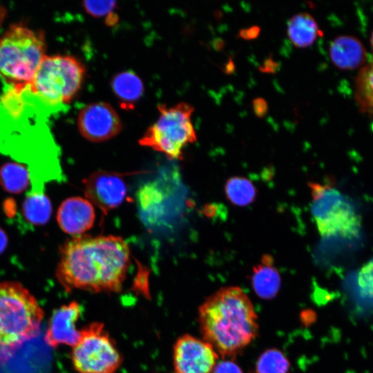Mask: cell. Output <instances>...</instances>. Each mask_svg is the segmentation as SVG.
<instances>
[{
  "mask_svg": "<svg viewBox=\"0 0 373 373\" xmlns=\"http://www.w3.org/2000/svg\"><path fill=\"white\" fill-rule=\"evenodd\" d=\"M130 266L126 242L115 236H79L61 248L56 278L66 291L118 292Z\"/></svg>",
  "mask_w": 373,
  "mask_h": 373,
  "instance_id": "obj_1",
  "label": "cell"
},
{
  "mask_svg": "<svg viewBox=\"0 0 373 373\" xmlns=\"http://www.w3.org/2000/svg\"><path fill=\"white\" fill-rule=\"evenodd\" d=\"M203 339L222 356H234L256 336L258 325L254 305L239 287L218 289L199 307Z\"/></svg>",
  "mask_w": 373,
  "mask_h": 373,
  "instance_id": "obj_2",
  "label": "cell"
},
{
  "mask_svg": "<svg viewBox=\"0 0 373 373\" xmlns=\"http://www.w3.org/2000/svg\"><path fill=\"white\" fill-rule=\"evenodd\" d=\"M44 312L21 283L0 282V360L38 335Z\"/></svg>",
  "mask_w": 373,
  "mask_h": 373,
  "instance_id": "obj_3",
  "label": "cell"
},
{
  "mask_svg": "<svg viewBox=\"0 0 373 373\" xmlns=\"http://www.w3.org/2000/svg\"><path fill=\"white\" fill-rule=\"evenodd\" d=\"M43 33L13 25L0 38V77L15 92L27 88L46 55Z\"/></svg>",
  "mask_w": 373,
  "mask_h": 373,
  "instance_id": "obj_4",
  "label": "cell"
},
{
  "mask_svg": "<svg viewBox=\"0 0 373 373\" xmlns=\"http://www.w3.org/2000/svg\"><path fill=\"white\" fill-rule=\"evenodd\" d=\"M86 73L82 61L70 55H45L28 88L51 106L69 104L81 88Z\"/></svg>",
  "mask_w": 373,
  "mask_h": 373,
  "instance_id": "obj_5",
  "label": "cell"
},
{
  "mask_svg": "<svg viewBox=\"0 0 373 373\" xmlns=\"http://www.w3.org/2000/svg\"><path fill=\"white\" fill-rule=\"evenodd\" d=\"M157 109L158 118L147 128L139 144L162 153L169 159H180L183 149L197 140L191 119L194 108L180 102L171 106L160 104Z\"/></svg>",
  "mask_w": 373,
  "mask_h": 373,
  "instance_id": "obj_6",
  "label": "cell"
},
{
  "mask_svg": "<svg viewBox=\"0 0 373 373\" xmlns=\"http://www.w3.org/2000/svg\"><path fill=\"white\" fill-rule=\"evenodd\" d=\"M311 212L323 237L358 234L361 219L353 203L338 189L328 184L309 182Z\"/></svg>",
  "mask_w": 373,
  "mask_h": 373,
  "instance_id": "obj_7",
  "label": "cell"
},
{
  "mask_svg": "<svg viewBox=\"0 0 373 373\" xmlns=\"http://www.w3.org/2000/svg\"><path fill=\"white\" fill-rule=\"evenodd\" d=\"M71 361L77 373H116L123 357L104 324L93 322L80 329Z\"/></svg>",
  "mask_w": 373,
  "mask_h": 373,
  "instance_id": "obj_8",
  "label": "cell"
},
{
  "mask_svg": "<svg viewBox=\"0 0 373 373\" xmlns=\"http://www.w3.org/2000/svg\"><path fill=\"white\" fill-rule=\"evenodd\" d=\"M218 359L213 346L191 334L178 337L173 347L175 373H212Z\"/></svg>",
  "mask_w": 373,
  "mask_h": 373,
  "instance_id": "obj_9",
  "label": "cell"
},
{
  "mask_svg": "<svg viewBox=\"0 0 373 373\" xmlns=\"http://www.w3.org/2000/svg\"><path fill=\"white\" fill-rule=\"evenodd\" d=\"M122 173L98 171L84 180L86 199L106 214L120 206L127 198V186Z\"/></svg>",
  "mask_w": 373,
  "mask_h": 373,
  "instance_id": "obj_10",
  "label": "cell"
},
{
  "mask_svg": "<svg viewBox=\"0 0 373 373\" xmlns=\"http://www.w3.org/2000/svg\"><path fill=\"white\" fill-rule=\"evenodd\" d=\"M77 126L81 135L93 142L110 140L122 128L117 111L111 105L102 102L84 106L78 114Z\"/></svg>",
  "mask_w": 373,
  "mask_h": 373,
  "instance_id": "obj_11",
  "label": "cell"
},
{
  "mask_svg": "<svg viewBox=\"0 0 373 373\" xmlns=\"http://www.w3.org/2000/svg\"><path fill=\"white\" fill-rule=\"evenodd\" d=\"M79 303L72 301L55 309L50 318L45 341L52 347L60 345L73 347L80 336L77 323L81 316Z\"/></svg>",
  "mask_w": 373,
  "mask_h": 373,
  "instance_id": "obj_12",
  "label": "cell"
},
{
  "mask_svg": "<svg viewBox=\"0 0 373 373\" xmlns=\"http://www.w3.org/2000/svg\"><path fill=\"white\" fill-rule=\"evenodd\" d=\"M95 220L93 204L82 197L64 200L58 208L57 220L61 229L70 235L79 236L88 231Z\"/></svg>",
  "mask_w": 373,
  "mask_h": 373,
  "instance_id": "obj_13",
  "label": "cell"
},
{
  "mask_svg": "<svg viewBox=\"0 0 373 373\" xmlns=\"http://www.w3.org/2000/svg\"><path fill=\"white\" fill-rule=\"evenodd\" d=\"M329 56L335 66L342 69L355 68L362 65L366 50L362 42L352 35H340L330 44Z\"/></svg>",
  "mask_w": 373,
  "mask_h": 373,
  "instance_id": "obj_14",
  "label": "cell"
},
{
  "mask_svg": "<svg viewBox=\"0 0 373 373\" xmlns=\"http://www.w3.org/2000/svg\"><path fill=\"white\" fill-rule=\"evenodd\" d=\"M251 281L254 291L262 299L274 298L278 293L281 278L270 255L265 254L260 262L254 267Z\"/></svg>",
  "mask_w": 373,
  "mask_h": 373,
  "instance_id": "obj_15",
  "label": "cell"
},
{
  "mask_svg": "<svg viewBox=\"0 0 373 373\" xmlns=\"http://www.w3.org/2000/svg\"><path fill=\"white\" fill-rule=\"evenodd\" d=\"M111 85L121 106L125 109H132L144 93L142 79L131 70L116 74L113 77Z\"/></svg>",
  "mask_w": 373,
  "mask_h": 373,
  "instance_id": "obj_16",
  "label": "cell"
},
{
  "mask_svg": "<svg viewBox=\"0 0 373 373\" xmlns=\"http://www.w3.org/2000/svg\"><path fill=\"white\" fill-rule=\"evenodd\" d=\"M321 33L316 21L307 12L297 13L288 21L287 35L296 47L311 46Z\"/></svg>",
  "mask_w": 373,
  "mask_h": 373,
  "instance_id": "obj_17",
  "label": "cell"
},
{
  "mask_svg": "<svg viewBox=\"0 0 373 373\" xmlns=\"http://www.w3.org/2000/svg\"><path fill=\"white\" fill-rule=\"evenodd\" d=\"M22 211L28 222L35 225H41L48 221L52 206L44 193L34 192L30 193L24 200Z\"/></svg>",
  "mask_w": 373,
  "mask_h": 373,
  "instance_id": "obj_18",
  "label": "cell"
},
{
  "mask_svg": "<svg viewBox=\"0 0 373 373\" xmlns=\"http://www.w3.org/2000/svg\"><path fill=\"white\" fill-rule=\"evenodd\" d=\"M224 191L227 200L239 207L251 204L257 194L254 184L247 178L240 176L229 178L224 185Z\"/></svg>",
  "mask_w": 373,
  "mask_h": 373,
  "instance_id": "obj_19",
  "label": "cell"
},
{
  "mask_svg": "<svg viewBox=\"0 0 373 373\" xmlns=\"http://www.w3.org/2000/svg\"><path fill=\"white\" fill-rule=\"evenodd\" d=\"M355 98L361 110L373 116V61L362 68L356 77Z\"/></svg>",
  "mask_w": 373,
  "mask_h": 373,
  "instance_id": "obj_20",
  "label": "cell"
},
{
  "mask_svg": "<svg viewBox=\"0 0 373 373\" xmlns=\"http://www.w3.org/2000/svg\"><path fill=\"white\" fill-rule=\"evenodd\" d=\"M29 183L28 169L23 165L9 162L0 169V184L8 192L19 193L26 189Z\"/></svg>",
  "mask_w": 373,
  "mask_h": 373,
  "instance_id": "obj_21",
  "label": "cell"
},
{
  "mask_svg": "<svg viewBox=\"0 0 373 373\" xmlns=\"http://www.w3.org/2000/svg\"><path fill=\"white\" fill-rule=\"evenodd\" d=\"M289 362L285 354L277 349H269L258 358L256 373H288Z\"/></svg>",
  "mask_w": 373,
  "mask_h": 373,
  "instance_id": "obj_22",
  "label": "cell"
},
{
  "mask_svg": "<svg viewBox=\"0 0 373 373\" xmlns=\"http://www.w3.org/2000/svg\"><path fill=\"white\" fill-rule=\"evenodd\" d=\"M357 284L363 297L373 299V258L361 268Z\"/></svg>",
  "mask_w": 373,
  "mask_h": 373,
  "instance_id": "obj_23",
  "label": "cell"
},
{
  "mask_svg": "<svg viewBox=\"0 0 373 373\" xmlns=\"http://www.w3.org/2000/svg\"><path fill=\"white\" fill-rule=\"evenodd\" d=\"M85 11L94 17L108 18L114 14L115 1H84L82 3Z\"/></svg>",
  "mask_w": 373,
  "mask_h": 373,
  "instance_id": "obj_24",
  "label": "cell"
},
{
  "mask_svg": "<svg viewBox=\"0 0 373 373\" xmlns=\"http://www.w3.org/2000/svg\"><path fill=\"white\" fill-rule=\"evenodd\" d=\"M212 373H243L240 367L231 361L217 363Z\"/></svg>",
  "mask_w": 373,
  "mask_h": 373,
  "instance_id": "obj_25",
  "label": "cell"
},
{
  "mask_svg": "<svg viewBox=\"0 0 373 373\" xmlns=\"http://www.w3.org/2000/svg\"><path fill=\"white\" fill-rule=\"evenodd\" d=\"M252 106L254 113L258 117H263L268 111V104L266 100L262 97H258L253 100Z\"/></svg>",
  "mask_w": 373,
  "mask_h": 373,
  "instance_id": "obj_26",
  "label": "cell"
},
{
  "mask_svg": "<svg viewBox=\"0 0 373 373\" xmlns=\"http://www.w3.org/2000/svg\"><path fill=\"white\" fill-rule=\"evenodd\" d=\"M260 30L258 26H254L240 30L239 32V35L240 37L245 39H252L258 36Z\"/></svg>",
  "mask_w": 373,
  "mask_h": 373,
  "instance_id": "obj_27",
  "label": "cell"
},
{
  "mask_svg": "<svg viewBox=\"0 0 373 373\" xmlns=\"http://www.w3.org/2000/svg\"><path fill=\"white\" fill-rule=\"evenodd\" d=\"M276 66H277L276 63L274 62L271 59H267L265 61L263 66H262L260 69L262 71L271 73L276 70Z\"/></svg>",
  "mask_w": 373,
  "mask_h": 373,
  "instance_id": "obj_28",
  "label": "cell"
},
{
  "mask_svg": "<svg viewBox=\"0 0 373 373\" xmlns=\"http://www.w3.org/2000/svg\"><path fill=\"white\" fill-rule=\"evenodd\" d=\"M7 245V236L5 232L0 229V253L6 248Z\"/></svg>",
  "mask_w": 373,
  "mask_h": 373,
  "instance_id": "obj_29",
  "label": "cell"
},
{
  "mask_svg": "<svg viewBox=\"0 0 373 373\" xmlns=\"http://www.w3.org/2000/svg\"><path fill=\"white\" fill-rule=\"evenodd\" d=\"M6 8L0 4V28L6 17Z\"/></svg>",
  "mask_w": 373,
  "mask_h": 373,
  "instance_id": "obj_30",
  "label": "cell"
},
{
  "mask_svg": "<svg viewBox=\"0 0 373 373\" xmlns=\"http://www.w3.org/2000/svg\"><path fill=\"white\" fill-rule=\"evenodd\" d=\"M370 41L372 44V46L373 47V31L372 32L371 37H370Z\"/></svg>",
  "mask_w": 373,
  "mask_h": 373,
  "instance_id": "obj_31",
  "label": "cell"
}]
</instances>
